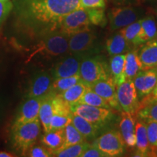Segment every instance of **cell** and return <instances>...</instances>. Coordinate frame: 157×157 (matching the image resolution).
<instances>
[{
    "label": "cell",
    "instance_id": "d4e9b609",
    "mask_svg": "<svg viewBox=\"0 0 157 157\" xmlns=\"http://www.w3.org/2000/svg\"><path fill=\"white\" fill-rule=\"evenodd\" d=\"M141 70H142V64L139 58L138 50L134 49L127 52L124 66L126 80H133L135 76Z\"/></svg>",
    "mask_w": 157,
    "mask_h": 157
},
{
    "label": "cell",
    "instance_id": "ac0fdd59",
    "mask_svg": "<svg viewBox=\"0 0 157 157\" xmlns=\"http://www.w3.org/2000/svg\"><path fill=\"white\" fill-rule=\"evenodd\" d=\"M40 142L52 156L54 153L60 150L63 146L65 142L64 129H52L49 132H44L41 137Z\"/></svg>",
    "mask_w": 157,
    "mask_h": 157
},
{
    "label": "cell",
    "instance_id": "484cf974",
    "mask_svg": "<svg viewBox=\"0 0 157 157\" xmlns=\"http://www.w3.org/2000/svg\"><path fill=\"white\" fill-rule=\"evenodd\" d=\"M120 32L124 37L132 50L141 45L140 36L141 31L140 20L121 28Z\"/></svg>",
    "mask_w": 157,
    "mask_h": 157
},
{
    "label": "cell",
    "instance_id": "74e56055",
    "mask_svg": "<svg viewBox=\"0 0 157 157\" xmlns=\"http://www.w3.org/2000/svg\"><path fill=\"white\" fill-rule=\"evenodd\" d=\"M80 8H105V0H79Z\"/></svg>",
    "mask_w": 157,
    "mask_h": 157
},
{
    "label": "cell",
    "instance_id": "2e32d148",
    "mask_svg": "<svg viewBox=\"0 0 157 157\" xmlns=\"http://www.w3.org/2000/svg\"><path fill=\"white\" fill-rule=\"evenodd\" d=\"M135 117L132 113L123 111L119 121V129L125 145L127 148H134L136 146L135 135Z\"/></svg>",
    "mask_w": 157,
    "mask_h": 157
},
{
    "label": "cell",
    "instance_id": "ab89813d",
    "mask_svg": "<svg viewBox=\"0 0 157 157\" xmlns=\"http://www.w3.org/2000/svg\"><path fill=\"white\" fill-rule=\"evenodd\" d=\"M15 156V155H13L12 153L6 151H0V157H13Z\"/></svg>",
    "mask_w": 157,
    "mask_h": 157
},
{
    "label": "cell",
    "instance_id": "6da1fadb",
    "mask_svg": "<svg viewBox=\"0 0 157 157\" xmlns=\"http://www.w3.org/2000/svg\"><path fill=\"white\" fill-rule=\"evenodd\" d=\"M13 4L15 30L35 41L58 30L61 17L80 8L79 0H13Z\"/></svg>",
    "mask_w": 157,
    "mask_h": 157
},
{
    "label": "cell",
    "instance_id": "7a4b0ae2",
    "mask_svg": "<svg viewBox=\"0 0 157 157\" xmlns=\"http://www.w3.org/2000/svg\"><path fill=\"white\" fill-rule=\"evenodd\" d=\"M41 122L39 119L30 122L12 127L10 141L13 148L21 156L26 153L36 142L41 135Z\"/></svg>",
    "mask_w": 157,
    "mask_h": 157
},
{
    "label": "cell",
    "instance_id": "cb8c5ba5",
    "mask_svg": "<svg viewBox=\"0 0 157 157\" xmlns=\"http://www.w3.org/2000/svg\"><path fill=\"white\" fill-rule=\"evenodd\" d=\"M56 94L51 92L48 94L41 105L39 113V119L42 124L44 132H49L50 125V121L53 116V105H52V98Z\"/></svg>",
    "mask_w": 157,
    "mask_h": 157
},
{
    "label": "cell",
    "instance_id": "7402d4cb",
    "mask_svg": "<svg viewBox=\"0 0 157 157\" xmlns=\"http://www.w3.org/2000/svg\"><path fill=\"white\" fill-rule=\"evenodd\" d=\"M125 58L126 54L113 56L109 60V70L111 77L113 78L116 86L126 81L124 73Z\"/></svg>",
    "mask_w": 157,
    "mask_h": 157
},
{
    "label": "cell",
    "instance_id": "5bb4252c",
    "mask_svg": "<svg viewBox=\"0 0 157 157\" xmlns=\"http://www.w3.org/2000/svg\"><path fill=\"white\" fill-rule=\"evenodd\" d=\"M138 98L142 99L152 93L157 84V67L141 70L133 78Z\"/></svg>",
    "mask_w": 157,
    "mask_h": 157
},
{
    "label": "cell",
    "instance_id": "30bf717a",
    "mask_svg": "<svg viewBox=\"0 0 157 157\" xmlns=\"http://www.w3.org/2000/svg\"><path fill=\"white\" fill-rule=\"evenodd\" d=\"M117 94L121 110L135 116L140 101L133 80H126L122 84L117 86Z\"/></svg>",
    "mask_w": 157,
    "mask_h": 157
},
{
    "label": "cell",
    "instance_id": "8fae6325",
    "mask_svg": "<svg viewBox=\"0 0 157 157\" xmlns=\"http://www.w3.org/2000/svg\"><path fill=\"white\" fill-rule=\"evenodd\" d=\"M47 96L48 95L25 98L26 100L21 104L17 111L12 127L30 122L39 119V109Z\"/></svg>",
    "mask_w": 157,
    "mask_h": 157
},
{
    "label": "cell",
    "instance_id": "3957f363",
    "mask_svg": "<svg viewBox=\"0 0 157 157\" xmlns=\"http://www.w3.org/2000/svg\"><path fill=\"white\" fill-rule=\"evenodd\" d=\"M69 36L66 33L56 30L45 34L36 41L31 57L41 53L50 57L63 56L69 52L68 48Z\"/></svg>",
    "mask_w": 157,
    "mask_h": 157
},
{
    "label": "cell",
    "instance_id": "9a60e30c",
    "mask_svg": "<svg viewBox=\"0 0 157 157\" xmlns=\"http://www.w3.org/2000/svg\"><path fill=\"white\" fill-rule=\"evenodd\" d=\"M96 36L93 31L87 30L69 36L68 48L71 53L87 54L93 48Z\"/></svg>",
    "mask_w": 157,
    "mask_h": 157
},
{
    "label": "cell",
    "instance_id": "e0dca14e",
    "mask_svg": "<svg viewBox=\"0 0 157 157\" xmlns=\"http://www.w3.org/2000/svg\"><path fill=\"white\" fill-rule=\"evenodd\" d=\"M142 70L157 67V38L146 42L138 50Z\"/></svg>",
    "mask_w": 157,
    "mask_h": 157
},
{
    "label": "cell",
    "instance_id": "836d02e7",
    "mask_svg": "<svg viewBox=\"0 0 157 157\" xmlns=\"http://www.w3.org/2000/svg\"><path fill=\"white\" fill-rule=\"evenodd\" d=\"M72 116H64L54 113L50 121V129L52 130V129H64L68 124L71 123Z\"/></svg>",
    "mask_w": 157,
    "mask_h": 157
},
{
    "label": "cell",
    "instance_id": "b9f144b4",
    "mask_svg": "<svg viewBox=\"0 0 157 157\" xmlns=\"http://www.w3.org/2000/svg\"><path fill=\"white\" fill-rule=\"evenodd\" d=\"M0 1H8V0H0Z\"/></svg>",
    "mask_w": 157,
    "mask_h": 157
},
{
    "label": "cell",
    "instance_id": "4fadbf2b",
    "mask_svg": "<svg viewBox=\"0 0 157 157\" xmlns=\"http://www.w3.org/2000/svg\"><path fill=\"white\" fill-rule=\"evenodd\" d=\"M90 89L103 98L111 109L117 111H122L119 105L117 99V86L113 82V78L110 76L105 79L100 80L89 86Z\"/></svg>",
    "mask_w": 157,
    "mask_h": 157
},
{
    "label": "cell",
    "instance_id": "f35d334b",
    "mask_svg": "<svg viewBox=\"0 0 157 157\" xmlns=\"http://www.w3.org/2000/svg\"><path fill=\"white\" fill-rule=\"evenodd\" d=\"M107 157L106 155L102 152L99 148L95 147L94 145H89L83 153L81 154L80 157Z\"/></svg>",
    "mask_w": 157,
    "mask_h": 157
},
{
    "label": "cell",
    "instance_id": "e575fe53",
    "mask_svg": "<svg viewBox=\"0 0 157 157\" xmlns=\"http://www.w3.org/2000/svg\"><path fill=\"white\" fill-rule=\"evenodd\" d=\"M25 156L29 157H50L51 153L43 145H34L26 153Z\"/></svg>",
    "mask_w": 157,
    "mask_h": 157
},
{
    "label": "cell",
    "instance_id": "44dd1931",
    "mask_svg": "<svg viewBox=\"0 0 157 157\" xmlns=\"http://www.w3.org/2000/svg\"><path fill=\"white\" fill-rule=\"evenodd\" d=\"M105 47L108 53L111 56L124 54L132 50L120 31L113 34L107 39Z\"/></svg>",
    "mask_w": 157,
    "mask_h": 157
},
{
    "label": "cell",
    "instance_id": "83f0119b",
    "mask_svg": "<svg viewBox=\"0 0 157 157\" xmlns=\"http://www.w3.org/2000/svg\"><path fill=\"white\" fill-rule=\"evenodd\" d=\"M140 44H143L157 37V25L154 16L149 15L140 19Z\"/></svg>",
    "mask_w": 157,
    "mask_h": 157
},
{
    "label": "cell",
    "instance_id": "8992f818",
    "mask_svg": "<svg viewBox=\"0 0 157 157\" xmlns=\"http://www.w3.org/2000/svg\"><path fill=\"white\" fill-rule=\"evenodd\" d=\"M90 24L87 10L78 8L61 17L59 21L58 30L71 36L76 33L90 30Z\"/></svg>",
    "mask_w": 157,
    "mask_h": 157
},
{
    "label": "cell",
    "instance_id": "603a6c76",
    "mask_svg": "<svg viewBox=\"0 0 157 157\" xmlns=\"http://www.w3.org/2000/svg\"><path fill=\"white\" fill-rule=\"evenodd\" d=\"M135 135H136V154L137 156H147L150 143L147 135V128L145 121H137L135 124Z\"/></svg>",
    "mask_w": 157,
    "mask_h": 157
},
{
    "label": "cell",
    "instance_id": "4dcf8cb0",
    "mask_svg": "<svg viewBox=\"0 0 157 157\" xmlns=\"http://www.w3.org/2000/svg\"><path fill=\"white\" fill-rule=\"evenodd\" d=\"M81 80V77L78 74L72 76H68V77L56 78V79H54L53 83H52V91L56 94H60L78 83Z\"/></svg>",
    "mask_w": 157,
    "mask_h": 157
},
{
    "label": "cell",
    "instance_id": "f1b7e54d",
    "mask_svg": "<svg viewBox=\"0 0 157 157\" xmlns=\"http://www.w3.org/2000/svg\"><path fill=\"white\" fill-rule=\"evenodd\" d=\"M65 130V142L63 146V148L66 147L72 146V145L78 144L87 142L84 137L77 130V129L71 123L68 124L64 128Z\"/></svg>",
    "mask_w": 157,
    "mask_h": 157
},
{
    "label": "cell",
    "instance_id": "d6a6232c",
    "mask_svg": "<svg viewBox=\"0 0 157 157\" xmlns=\"http://www.w3.org/2000/svg\"><path fill=\"white\" fill-rule=\"evenodd\" d=\"M90 23L95 25H100L103 27L106 25L107 19L105 17L104 8H91L86 9Z\"/></svg>",
    "mask_w": 157,
    "mask_h": 157
},
{
    "label": "cell",
    "instance_id": "8d00e7d4",
    "mask_svg": "<svg viewBox=\"0 0 157 157\" xmlns=\"http://www.w3.org/2000/svg\"><path fill=\"white\" fill-rule=\"evenodd\" d=\"M13 2L10 1H0V25L5 21L10 12L13 10Z\"/></svg>",
    "mask_w": 157,
    "mask_h": 157
},
{
    "label": "cell",
    "instance_id": "f546056e",
    "mask_svg": "<svg viewBox=\"0 0 157 157\" xmlns=\"http://www.w3.org/2000/svg\"><path fill=\"white\" fill-rule=\"evenodd\" d=\"M77 103L87 104V105H93V106L111 109L109 104L103 98H101L99 95L93 91L90 87Z\"/></svg>",
    "mask_w": 157,
    "mask_h": 157
},
{
    "label": "cell",
    "instance_id": "52a82bcc",
    "mask_svg": "<svg viewBox=\"0 0 157 157\" xmlns=\"http://www.w3.org/2000/svg\"><path fill=\"white\" fill-rule=\"evenodd\" d=\"M93 145L99 148L107 157L120 156L124 152L126 146L121 133L113 129L95 138Z\"/></svg>",
    "mask_w": 157,
    "mask_h": 157
},
{
    "label": "cell",
    "instance_id": "4316f807",
    "mask_svg": "<svg viewBox=\"0 0 157 157\" xmlns=\"http://www.w3.org/2000/svg\"><path fill=\"white\" fill-rule=\"evenodd\" d=\"M88 88H89V86L81 80L78 83L58 95L71 106L78 103Z\"/></svg>",
    "mask_w": 157,
    "mask_h": 157
},
{
    "label": "cell",
    "instance_id": "d6986e66",
    "mask_svg": "<svg viewBox=\"0 0 157 157\" xmlns=\"http://www.w3.org/2000/svg\"><path fill=\"white\" fill-rule=\"evenodd\" d=\"M135 117L143 121H157V101L151 99L148 95L143 98L135 113Z\"/></svg>",
    "mask_w": 157,
    "mask_h": 157
},
{
    "label": "cell",
    "instance_id": "ba28073f",
    "mask_svg": "<svg viewBox=\"0 0 157 157\" xmlns=\"http://www.w3.org/2000/svg\"><path fill=\"white\" fill-rule=\"evenodd\" d=\"M143 14L142 10L132 6L113 7L108 14L110 29L115 31L124 28L138 21Z\"/></svg>",
    "mask_w": 157,
    "mask_h": 157
},
{
    "label": "cell",
    "instance_id": "7c38bea8",
    "mask_svg": "<svg viewBox=\"0 0 157 157\" xmlns=\"http://www.w3.org/2000/svg\"><path fill=\"white\" fill-rule=\"evenodd\" d=\"M54 78L52 74L41 71L34 75L29 84L25 98H36L48 95L52 92Z\"/></svg>",
    "mask_w": 157,
    "mask_h": 157
},
{
    "label": "cell",
    "instance_id": "d590c367",
    "mask_svg": "<svg viewBox=\"0 0 157 157\" xmlns=\"http://www.w3.org/2000/svg\"><path fill=\"white\" fill-rule=\"evenodd\" d=\"M147 128L148 141L150 144L157 146V121L149 120L145 121Z\"/></svg>",
    "mask_w": 157,
    "mask_h": 157
},
{
    "label": "cell",
    "instance_id": "277c9868",
    "mask_svg": "<svg viewBox=\"0 0 157 157\" xmlns=\"http://www.w3.org/2000/svg\"><path fill=\"white\" fill-rule=\"evenodd\" d=\"M78 74L82 81L88 86L111 76L107 63L98 56H86L80 65Z\"/></svg>",
    "mask_w": 157,
    "mask_h": 157
},
{
    "label": "cell",
    "instance_id": "ffe728a7",
    "mask_svg": "<svg viewBox=\"0 0 157 157\" xmlns=\"http://www.w3.org/2000/svg\"><path fill=\"white\" fill-rule=\"evenodd\" d=\"M71 124L84 137L86 140H93L97 138L101 129L95 126L83 117L73 113Z\"/></svg>",
    "mask_w": 157,
    "mask_h": 157
},
{
    "label": "cell",
    "instance_id": "9c48e42d",
    "mask_svg": "<svg viewBox=\"0 0 157 157\" xmlns=\"http://www.w3.org/2000/svg\"><path fill=\"white\" fill-rule=\"evenodd\" d=\"M87 56V54L68 52L60 57L51 72L54 79L78 74L82 60Z\"/></svg>",
    "mask_w": 157,
    "mask_h": 157
},
{
    "label": "cell",
    "instance_id": "60d3db41",
    "mask_svg": "<svg viewBox=\"0 0 157 157\" xmlns=\"http://www.w3.org/2000/svg\"><path fill=\"white\" fill-rule=\"evenodd\" d=\"M148 95L150 96L151 99L157 101V84H156V87H155L154 90H153V91H152V93L149 94Z\"/></svg>",
    "mask_w": 157,
    "mask_h": 157
},
{
    "label": "cell",
    "instance_id": "5b68a950",
    "mask_svg": "<svg viewBox=\"0 0 157 157\" xmlns=\"http://www.w3.org/2000/svg\"><path fill=\"white\" fill-rule=\"evenodd\" d=\"M73 113L84 118L101 130L111 122L113 113L110 109L96 107L87 104L76 103L71 105Z\"/></svg>",
    "mask_w": 157,
    "mask_h": 157
},
{
    "label": "cell",
    "instance_id": "1f68e13d",
    "mask_svg": "<svg viewBox=\"0 0 157 157\" xmlns=\"http://www.w3.org/2000/svg\"><path fill=\"white\" fill-rule=\"evenodd\" d=\"M87 142L78 143V144L72 145V146L66 147L60 149L52 154V156L58 157H78L81 156V154L86 148L89 146Z\"/></svg>",
    "mask_w": 157,
    "mask_h": 157
}]
</instances>
